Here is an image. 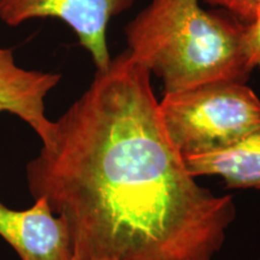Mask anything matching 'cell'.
<instances>
[{
  "mask_svg": "<svg viewBox=\"0 0 260 260\" xmlns=\"http://www.w3.org/2000/svg\"><path fill=\"white\" fill-rule=\"evenodd\" d=\"M134 3L135 0H0V19L10 27L35 18L60 19L73 29L96 70H103L111 61L107 45L110 21Z\"/></svg>",
  "mask_w": 260,
  "mask_h": 260,
  "instance_id": "4",
  "label": "cell"
},
{
  "mask_svg": "<svg viewBox=\"0 0 260 260\" xmlns=\"http://www.w3.org/2000/svg\"><path fill=\"white\" fill-rule=\"evenodd\" d=\"M183 161L193 177L219 176L229 189L260 190V130L230 147L183 158Z\"/></svg>",
  "mask_w": 260,
  "mask_h": 260,
  "instance_id": "7",
  "label": "cell"
},
{
  "mask_svg": "<svg viewBox=\"0 0 260 260\" xmlns=\"http://www.w3.org/2000/svg\"><path fill=\"white\" fill-rule=\"evenodd\" d=\"M61 75L27 70L15 61L14 51L0 48V113H11L37 133L42 146L51 141L54 122L45 112V98Z\"/></svg>",
  "mask_w": 260,
  "mask_h": 260,
  "instance_id": "6",
  "label": "cell"
},
{
  "mask_svg": "<svg viewBox=\"0 0 260 260\" xmlns=\"http://www.w3.org/2000/svg\"><path fill=\"white\" fill-rule=\"evenodd\" d=\"M151 76L128 50L111 58L27 165L82 260H213L235 220L232 195L198 184L171 145Z\"/></svg>",
  "mask_w": 260,
  "mask_h": 260,
  "instance_id": "1",
  "label": "cell"
},
{
  "mask_svg": "<svg viewBox=\"0 0 260 260\" xmlns=\"http://www.w3.org/2000/svg\"><path fill=\"white\" fill-rule=\"evenodd\" d=\"M73 260H82V259H80V258H79V256H76V255H75V258H74Z\"/></svg>",
  "mask_w": 260,
  "mask_h": 260,
  "instance_id": "10",
  "label": "cell"
},
{
  "mask_svg": "<svg viewBox=\"0 0 260 260\" xmlns=\"http://www.w3.org/2000/svg\"><path fill=\"white\" fill-rule=\"evenodd\" d=\"M242 52L249 70L260 69V3L256 6L254 17L245 25L242 35Z\"/></svg>",
  "mask_w": 260,
  "mask_h": 260,
  "instance_id": "8",
  "label": "cell"
},
{
  "mask_svg": "<svg viewBox=\"0 0 260 260\" xmlns=\"http://www.w3.org/2000/svg\"><path fill=\"white\" fill-rule=\"evenodd\" d=\"M245 23L199 0H152L125 27L128 51L162 81L164 93L214 82L245 83Z\"/></svg>",
  "mask_w": 260,
  "mask_h": 260,
  "instance_id": "2",
  "label": "cell"
},
{
  "mask_svg": "<svg viewBox=\"0 0 260 260\" xmlns=\"http://www.w3.org/2000/svg\"><path fill=\"white\" fill-rule=\"evenodd\" d=\"M206 2L213 6L225 9L234 17L247 24L254 17L256 6L259 5L260 0H206Z\"/></svg>",
  "mask_w": 260,
  "mask_h": 260,
  "instance_id": "9",
  "label": "cell"
},
{
  "mask_svg": "<svg viewBox=\"0 0 260 260\" xmlns=\"http://www.w3.org/2000/svg\"><path fill=\"white\" fill-rule=\"evenodd\" d=\"M162 128L182 158L212 153L260 130V99L241 82H214L164 93Z\"/></svg>",
  "mask_w": 260,
  "mask_h": 260,
  "instance_id": "3",
  "label": "cell"
},
{
  "mask_svg": "<svg viewBox=\"0 0 260 260\" xmlns=\"http://www.w3.org/2000/svg\"><path fill=\"white\" fill-rule=\"evenodd\" d=\"M0 236L21 260H73L75 246L67 223L54 216L45 199L16 211L0 203Z\"/></svg>",
  "mask_w": 260,
  "mask_h": 260,
  "instance_id": "5",
  "label": "cell"
},
{
  "mask_svg": "<svg viewBox=\"0 0 260 260\" xmlns=\"http://www.w3.org/2000/svg\"><path fill=\"white\" fill-rule=\"evenodd\" d=\"M259 260H260V259H259Z\"/></svg>",
  "mask_w": 260,
  "mask_h": 260,
  "instance_id": "11",
  "label": "cell"
}]
</instances>
